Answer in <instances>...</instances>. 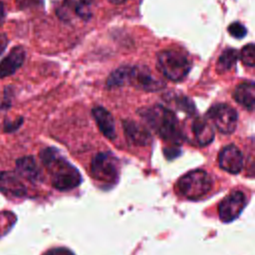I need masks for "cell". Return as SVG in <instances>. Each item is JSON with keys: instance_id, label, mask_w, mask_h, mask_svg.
<instances>
[{"instance_id": "cell-1", "label": "cell", "mask_w": 255, "mask_h": 255, "mask_svg": "<svg viewBox=\"0 0 255 255\" xmlns=\"http://www.w3.org/2000/svg\"><path fill=\"white\" fill-rule=\"evenodd\" d=\"M40 158L51 175L52 185L59 190H69L77 187L82 176L79 170L71 164L57 149L47 147L40 152Z\"/></svg>"}, {"instance_id": "cell-2", "label": "cell", "mask_w": 255, "mask_h": 255, "mask_svg": "<svg viewBox=\"0 0 255 255\" xmlns=\"http://www.w3.org/2000/svg\"><path fill=\"white\" fill-rule=\"evenodd\" d=\"M141 119L164 141L175 145L182 141L181 128L174 113L160 105H155L139 111Z\"/></svg>"}, {"instance_id": "cell-3", "label": "cell", "mask_w": 255, "mask_h": 255, "mask_svg": "<svg viewBox=\"0 0 255 255\" xmlns=\"http://www.w3.org/2000/svg\"><path fill=\"white\" fill-rule=\"evenodd\" d=\"M107 85L110 88L131 85L147 92H155L164 87V84L145 67L130 66H123L114 71L108 78Z\"/></svg>"}, {"instance_id": "cell-4", "label": "cell", "mask_w": 255, "mask_h": 255, "mask_svg": "<svg viewBox=\"0 0 255 255\" xmlns=\"http://www.w3.org/2000/svg\"><path fill=\"white\" fill-rule=\"evenodd\" d=\"M157 69L168 80L178 82L183 80L191 69V62L183 53L168 49L157 54Z\"/></svg>"}, {"instance_id": "cell-5", "label": "cell", "mask_w": 255, "mask_h": 255, "mask_svg": "<svg viewBox=\"0 0 255 255\" xmlns=\"http://www.w3.org/2000/svg\"><path fill=\"white\" fill-rule=\"evenodd\" d=\"M178 191L186 198L196 200L206 195L211 187L212 180L207 172L196 169L187 172L177 181Z\"/></svg>"}, {"instance_id": "cell-6", "label": "cell", "mask_w": 255, "mask_h": 255, "mask_svg": "<svg viewBox=\"0 0 255 255\" xmlns=\"http://www.w3.org/2000/svg\"><path fill=\"white\" fill-rule=\"evenodd\" d=\"M91 174L104 184H113L119 177L118 159L111 152H99L91 162Z\"/></svg>"}, {"instance_id": "cell-7", "label": "cell", "mask_w": 255, "mask_h": 255, "mask_svg": "<svg viewBox=\"0 0 255 255\" xmlns=\"http://www.w3.org/2000/svg\"><path fill=\"white\" fill-rule=\"evenodd\" d=\"M206 119L220 132L228 134L234 131L238 116L236 111L227 104H216L206 113Z\"/></svg>"}, {"instance_id": "cell-8", "label": "cell", "mask_w": 255, "mask_h": 255, "mask_svg": "<svg viewBox=\"0 0 255 255\" xmlns=\"http://www.w3.org/2000/svg\"><path fill=\"white\" fill-rule=\"evenodd\" d=\"M94 0H63L56 10L59 18L66 22L87 21L93 12Z\"/></svg>"}, {"instance_id": "cell-9", "label": "cell", "mask_w": 255, "mask_h": 255, "mask_svg": "<svg viewBox=\"0 0 255 255\" xmlns=\"http://www.w3.org/2000/svg\"><path fill=\"white\" fill-rule=\"evenodd\" d=\"M246 205L245 195L235 190L228 194L218 205V214L223 222H230L234 220L243 210Z\"/></svg>"}, {"instance_id": "cell-10", "label": "cell", "mask_w": 255, "mask_h": 255, "mask_svg": "<svg viewBox=\"0 0 255 255\" xmlns=\"http://www.w3.org/2000/svg\"><path fill=\"white\" fill-rule=\"evenodd\" d=\"M218 163L223 170L236 174L243 167V154L236 145H226L218 154Z\"/></svg>"}, {"instance_id": "cell-11", "label": "cell", "mask_w": 255, "mask_h": 255, "mask_svg": "<svg viewBox=\"0 0 255 255\" xmlns=\"http://www.w3.org/2000/svg\"><path fill=\"white\" fill-rule=\"evenodd\" d=\"M188 130L191 133V137L199 145H207L214 137L213 126L206 118H193L189 125Z\"/></svg>"}, {"instance_id": "cell-12", "label": "cell", "mask_w": 255, "mask_h": 255, "mask_svg": "<svg viewBox=\"0 0 255 255\" xmlns=\"http://www.w3.org/2000/svg\"><path fill=\"white\" fill-rule=\"evenodd\" d=\"M124 130L127 139L134 145L145 146L148 145L152 140L148 129L142 125L133 121H124Z\"/></svg>"}, {"instance_id": "cell-13", "label": "cell", "mask_w": 255, "mask_h": 255, "mask_svg": "<svg viewBox=\"0 0 255 255\" xmlns=\"http://www.w3.org/2000/svg\"><path fill=\"white\" fill-rule=\"evenodd\" d=\"M25 50L21 46L14 47L10 53L0 62V78L13 75L24 63Z\"/></svg>"}, {"instance_id": "cell-14", "label": "cell", "mask_w": 255, "mask_h": 255, "mask_svg": "<svg viewBox=\"0 0 255 255\" xmlns=\"http://www.w3.org/2000/svg\"><path fill=\"white\" fill-rule=\"evenodd\" d=\"M93 117L101 132L109 139L116 137V126L112 114L103 107H96L92 111Z\"/></svg>"}, {"instance_id": "cell-15", "label": "cell", "mask_w": 255, "mask_h": 255, "mask_svg": "<svg viewBox=\"0 0 255 255\" xmlns=\"http://www.w3.org/2000/svg\"><path fill=\"white\" fill-rule=\"evenodd\" d=\"M0 191L6 195L21 197L26 194V188L21 180L9 171L0 172Z\"/></svg>"}, {"instance_id": "cell-16", "label": "cell", "mask_w": 255, "mask_h": 255, "mask_svg": "<svg viewBox=\"0 0 255 255\" xmlns=\"http://www.w3.org/2000/svg\"><path fill=\"white\" fill-rule=\"evenodd\" d=\"M18 173L25 179L36 182L41 179V170L33 156H23L16 161Z\"/></svg>"}, {"instance_id": "cell-17", "label": "cell", "mask_w": 255, "mask_h": 255, "mask_svg": "<svg viewBox=\"0 0 255 255\" xmlns=\"http://www.w3.org/2000/svg\"><path fill=\"white\" fill-rule=\"evenodd\" d=\"M235 101L248 111H252L255 104V86L253 82L238 85L234 91Z\"/></svg>"}, {"instance_id": "cell-18", "label": "cell", "mask_w": 255, "mask_h": 255, "mask_svg": "<svg viewBox=\"0 0 255 255\" xmlns=\"http://www.w3.org/2000/svg\"><path fill=\"white\" fill-rule=\"evenodd\" d=\"M239 58V53L237 50L228 48L220 55L217 61V70L219 72L229 71L236 63Z\"/></svg>"}, {"instance_id": "cell-19", "label": "cell", "mask_w": 255, "mask_h": 255, "mask_svg": "<svg viewBox=\"0 0 255 255\" xmlns=\"http://www.w3.org/2000/svg\"><path fill=\"white\" fill-rule=\"evenodd\" d=\"M240 60L247 67H253L255 65V48L253 44L243 47L240 53Z\"/></svg>"}, {"instance_id": "cell-20", "label": "cell", "mask_w": 255, "mask_h": 255, "mask_svg": "<svg viewBox=\"0 0 255 255\" xmlns=\"http://www.w3.org/2000/svg\"><path fill=\"white\" fill-rule=\"evenodd\" d=\"M228 32L232 37H234L236 39H241V38L245 37L247 30L241 23L234 22V23L230 24V26L228 27Z\"/></svg>"}, {"instance_id": "cell-21", "label": "cell", "mask_w": 255, "mask_h": 255, "mask_svg": "<svg viewBox=\"0 0 255 255\" xmlns=\"http://www.w3.org/2000/svg\"><path fill=\"white\" fill-rule=\"evenodd\" d=\"M43 4V0H16V5L19 9H30L36 8Z\"/></svg>"}, {"instance_id": "cell-22", "label": "cell", "mask_w": 255, "mask_h": 255, "mask_svg": "<svg viewBox=\"0 0 255 255\" xmlns=\"http://www.w3.org/2000/svg\"><path fill=\"white\" fill-rule=\"evenodd\" d=\"M47 255H74L70 250L66 248H56L50 250Z\"/></svg>"}, {"instance_id": "cell-23", "label": "cell", "mask_w": 255, "mask_h": 255, "mask_svg": "<svg viewBox=\"0 0 255 255\" xmlns=\"http://www.w3.org/2000/svg\"><path fill=\"white\" fill-rule=\"evenodd\" d=\"M8 45V38L6 34H0V56L5 51L6 47Z\"/></svg>"}, {"instance_id": "cell-24", "label": "cell", "mask_w": 255, "mask_h": 255, "mask_svg": "<svg viewBox=\"0 0 255 255\" xmlns=\"http://www.w3.org/2000/svg\"><path fill=\"white\" fill-rule=\"evenodd\" d=\"M4 20H5V9H4L3 3L0 1V27L2 26Z\"/></svg>"}, {"instance_id": "cell-25", "label": "cell", "mask_w": 255, "mask_h": 255, "mask_svg": "<svg viewBox=\"0 0 255 255\" xmlns=\"http://www.w3.org/2000/svg\"><path fill=\"white\" fill-rule=\"evenodd\" d=\"M109 1L114 4H122V3H125L127 0H109Z\"/></svg>"}]
</instances>
